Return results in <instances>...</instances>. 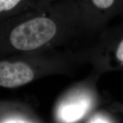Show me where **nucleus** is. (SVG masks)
I'll list each match as a JSON object with an SVG mask.
<instances>
[{
    "mask_svg": "<svg viewBox=\"0 0 123 123\" xmlns=\"http://www.w3.org/2000/svg\"><path fill=\"white\" fill-rule=\"evenodd\" d=\"M87 30L100 29L123 13V0H75Z\"/></svg>",
    "mask_w": 123,
    "mask_h": 123,
    "instance_id": "f257e3e1",
    "label": "nucleus"
},
{
    "mask_svg": "<svg viewBox=\"0 0 123 123\" xmlns=\"http://www.w3.org/2000/svg\"><path fill=\"white\" fill-rule=\"evenodd\" d=\"M96 93L90 86L79 91L73 99L60 107L58 118L63 123H74L87 115L96 104Z\"/></svg>",
    "mask_w": 123,
    "mask_h": 123,
    "instance_id": "f03ea898",
    "label": "nucleus"
},
{
    "mask_svg": "<svg viewBox=\"0 0 123 123\" xmlns=\"http://www.w3.org/2000/svg\"><path fill=\"white\" fill-rule=\"evenodd\" d=\"M34 73L25 63L0 62V86L14 88L28 83L33 80Z\"/></svg>",
    "mask_w": 123,
    "mask_h": 123,
    "instance_id": "7ed1b4c3",
    "label": "nucleus"
},
{
    "mask_svg": "<svg viewBox=\"0 0 123 123\" xmlns=\"http://www.w3.org/2000/svg\"><path fill=\"white\" fill-rule=\"evenodd\" d=\"M56 0H0V20L43 8Z\"/></svg>",
    "mask_w": 123,
    "mask_h": 123,
    "instance_id": "20e7f679",
    "label": "nucleus"
},
{
    "mask_svg": "<svg viewBox=\"0 0 123 123\" xmlns=\"http://www.w3.org/2000/svg\"><path fill=\"white\" fill-rule=\"evenodd\" d=\"M112 49L117 61L123 63V34L112 44Z\"/></svg>",
    "mask_w": 123,
    "mask_h": 123,
    "instance_id": "39448f33",
    "label": "nucleus"
},
{
    "mask_svg": "<svg viewBox=\"0 0 123 123\" xmlns=\"http://www.w3.org/2000/svg\"><path fill=\"white\" fill-rule=\"evenodd\" d=\"M87 123H113L108 117L98 113L92 117Z\"/></svg>",
    "mask_w": 123,
    "mask_h": 123,
    "instance_id": "423d86ee",
    "label": "nucleus"
},
{
    "mask_svg": "<svg viewBox=\"0 0 123 123\" xmlns=\"http://www.w3.org/2000/svg\"><path fill=\"white\" fill-rule=\"evenodd\" d=\"M111 107L118 111L123 112V104L122 103H113L112 104Z\"/></svg>",
    "mask_w": 123,
    "mask_h": 123,
    "instance_id": "0eeeda50",
    "label": "nucleus"
},
{
    "mask_svg": "<svg viewBox=\"0 0 123 123\" xmlns=\"http://www.w3.org/2000/svg\"><path fill=\"white\" fill-rule=\"evenodd\" d=\"M4 123H25L20 120H11V121H7V122H5Z\"/></svg>",
    "mask_w": 123,
    "mask_h": 123,
    "instance_id": "6e6552de",
    "label": "nucleus"
}]
</instances>
